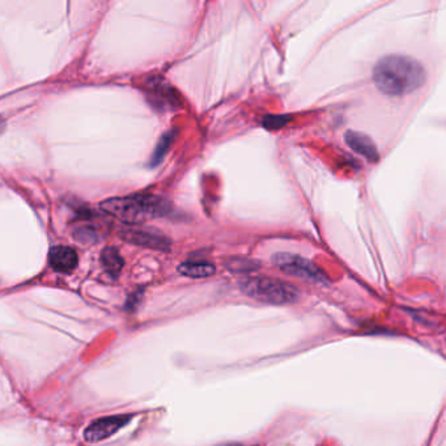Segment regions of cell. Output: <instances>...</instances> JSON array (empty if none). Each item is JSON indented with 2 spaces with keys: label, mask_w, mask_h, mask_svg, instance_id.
Wrapping results in <instances>:
<instances>
[{
  "label": "cell",
  "mask_w": 446,
  "mask_h": 446,
  "mask_svg": "<svg viewBox=\"0 0 446 446\" xmlns=\"http://www.w3.org/2000/svg\"><path fill=\"white\" fill-rule=\"evenodd\" d=\"M427 79L423 65L407 56H386L373 68V83L388 96H403L419 89Z\"/></svg>",
  "instance_id": "6da1fadb"
},
{
  "label": "cell",
  "mask_w": 446,
  "mask_h": 446,
  "mask_svg": "<svg viewBox=\"0 0 446 446\" xmlns=\"http://www.w3.org/2000/svg\"><path fill=\"white\" fill-rule=\"evenodd\" d=\"M101 208L106 214L112 215L118 220L130 225L167 216L172 211V207L165 199L151 194L112 198L103 202Z\"/></svg>",
  "instance_id": "7a4b0ae2"
},
{
  "label": "cell",
  "mask_w": 446,
  "mask_h": 446,
  "mask_svg": "<svg viewBox=\"0 0 446 446\" xmlns=\"http://www.w3.org/2000/svg\"><path fill=\"white\" fill-rule=\"evenodd\" d=\"M240 288L246 296L272 305L293 304L300 298L293 286L272 278H248L242 280Z\"/></svg>",
  "instance_id": "3957f363"
},
{
  "label": "cell",
  "mask_w": 446,
  "mask_h": 446,
  "mask_svg": "<svg viewBox=\"0 0 446 446\" xmlns=\"http://www.w3.org/2000/svg\"><path fill=\"white\" fill-rule=\"evenodd\" d=\"M272 263L284 274L314 284H329V278L313 262L291 253H278L272 255Z\"/></svg>",
  "instance_id": "277c9868"
},
{
  "label": "cell",
  "mask_w": 446,
  "mask_h": 446,
  "mask_svg": "<svg viewBox=\"0 0 446 446\" xmlns=\"http://www.w3.org/2000/svg\"><path fill=\"white\" fill-rule=\"evenodd\" d=\"M134 418L132 414H123V415H113L106 418L97 419L94 423L84 431V438L87 442L94 444L103 441L117 432H120L122 428L127 426Z\"/></svg>",
  "instance_id": "5b68a950"
},
{
  "label": "cell",
  "mask_w": 446,
  "mask_h": 446,
  "mask_svg": "<svg viewBox=\"0 0 446 446\" xmlns=\"http://www.w3.org/2000/svg\"><path fill=\"white\" fill-rule=\"evenodd\" d=\"M149 101L160 110H174L179 108V98L174 89L161 77H152L147 84Z\"/></svg>",
  "instance_id": "8992f818"
},
{
  "label": "cell",
  "mask_w": 446,
  "mask_h": 446,
  "mask_svg": "<svg viewBox=\"0 0 446 446\" xmlns=\"http://www.w3.org/2000/svg\"><path fill=\"white\" fill-rule=\"evenodd\" d=\"M122 238L131 243L155 249V250L167 251L170 249V241L164 234L139 228H125L122 229Z\"/></svg>",
  "instance_id": "52a82bcc"
},
{
  "label": "cell",
  "mask_w": 446,
  "mask_h": 446,
  "mask_svg": "<svg viewBox=\"0 0 446 446\" xmlns=\"http://www.w3.org/2000/svg\"><path fill=\"white\" fill-rule=\"evenodd\" d=\"M344 140H345V143H347V146L350 148L355 151L357 155L367 158L371 163H376L380 158L378 149L376 147L374 141L368 135L363 134V132L352 130L347 131L344 134Z\"/></svg>",
  "instance_id": "ba28073f"
},
{
  "label": "cell",
  "mask_w": 446,
  "mask_h": 446,
  "mask_svg": "<svg viewBox=\"0 0 446 446\" xmlns=\"http://www.w3.org/2000/svg\"><path fill=\"white\" fill-rule=\"evenodd\" d=\"M77 253L70 246H54L49 253V263L58 272L68 274L74 271L77 266Z\"/></svg>",
  "instance_id": "9c48e42d"
},
{
  "label": "cell",
  "mask_w": 446,
  "mask_h": 446,
  "mask_svg": "<svg viewBox=\"0 0 446 446\" xmlns=\"http://www.w3.org/2000/svg\"><path fill=\"white\" fill-rule=\"evenodd\" d=\"M178 272L187 278L193 279H205L212 276L216 272V267L210 262L200 260H189L178 266Z\"/></svg>",
  "instance_id": "30bf717a"
},
{
  "label": "cell",
  "mask_w": 446,
  "mask_h": 446,
  "mask_svg": "<svg viewBox=\"0 0 446 446\" xmlns=\"http://www.w3.org/2000/svg\"><path fill=\"white\" fill-rule=\"evenodd\" d=\"M101 263H103L105 271L112 275L113 278L118 276L123 267V258L120 254V251L115 248H106L103 249L101 254Z\"/></svg>",
  "instance_id": "8fae6325"
},
{
  "label": "cell",
  "mask_w": 446,
  "mask_h": 446,
  "mask_svg": "<svg viewBox=\"0 0 446 446\" xmlns=\"http://www.w3.org/2000/svg\"><path fill=\"white\" fill-rule=\"evenodd\" d=\"M173 139H174V132L173 131H169V132L164 134L161 136V139L158 140V146H156L155 152L152 155V158H151V167H156L158 164L163 161V158H165L167 151H169L172 143H173Z\"/></svg>",
  "instance_id": "7c38bea8"
},
{
  "label": "cell",
  "mask_w": 446,
  "mask_h": 446,
  "mask_svg": "<svg viewBox=\"0 0 446 446\" xmlns=\"http://www.w3.org/2000/svg\"><path fill=\"white\" fill-rule=\"evenodd\" d=\"M227 267L233 272H238V274H246V272H253V271L260 269V263L254 260H248V258H233L229 260L227 263Z\"/></svg>",
  "instance_id": "4fadbf2b"
},
{
  "label": "cell",
  "mask_w": 446,
  "mask_h": 446,
  "mask_svg": "<svg viewBox=\"0 0 446 446\" xmlns=\"http://www.w3.org/2000/svg\"><path fill=\"white\" fill-rule=\"evenodd\" d=\"M288 115H265L262 120V125L269 130H278L284 127L288 123Z\"/></svg>",
  "instance_id": "5bb4252c"
},
{
  "label": "cell",
  "mask_w": 446,
  "mask_h": 446,
  "mask_svg": "<svg viewBox=\"0 0 446 446\" xmlns=\"http://www.w3.org/2000/svg\"><path fill=\"white\" fill-rule=\"evenodd\" d=\"M4 129H6V121H4V120H3L1 117H0V135L3 134V131H4Z\"/></svg>",
  "instance_id": "9a60e30c"
},
{
  "label": "cell",
  "mask_w": 446,
  "mask_h": 446,
  "mask_svg": "<svg viewBox=\"0 0 446 446\" xmlns=\"http://www.w3.org/2000/svg\"><path fill=\"white\" fill-rule=\"evenodd\" d=\"M219 446H245V445H242V444H224V445H219ZM253 446H255V445H253Z\"/></svg>",
  "instance_id": "2e32d148"
}]
</instances>
